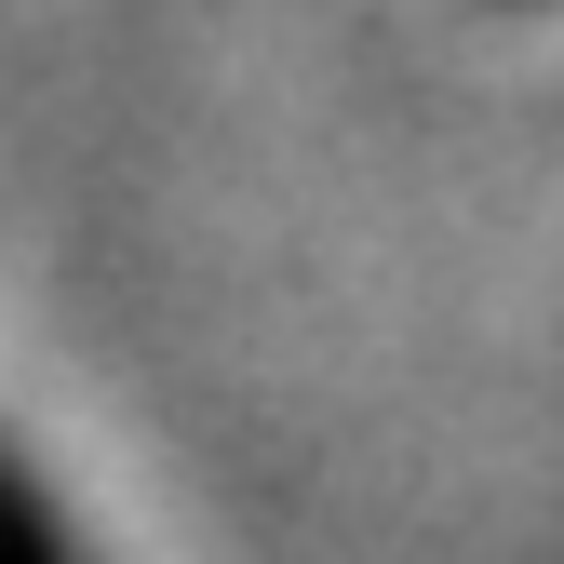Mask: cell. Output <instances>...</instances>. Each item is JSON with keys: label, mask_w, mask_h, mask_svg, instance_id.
Wrapping results in <instances>:
<instances>
[{"label": "cell", "mask_w": 564, "mask_h": 564, "mask_svg": "<svg viewBox=\"0 0 564 564\" xmlns=\"http://www.w3.org/2000/svg\"><path fill=\"white\" fill-rule=\"evenodd\" d=\"M0 564H95L82 538H67V511L14 470V444H0Z\"/></svg>", "instance_id": "obj_1"}]
</instances>
